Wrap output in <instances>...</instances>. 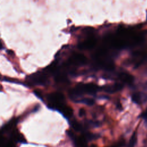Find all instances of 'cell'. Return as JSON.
<instances>
[{"instance_id":"cell-1","label":"cell","mask_w":147,"mask_h":147,"mask_svg":"<svg viewBox=\"0 0 147 147\" xmlns=\"http://www.w3.org/2000/svg\"><path fill=\"white\" fill-rule=\"evenodd\" d=\"M144 40L142 33L137 32L131 28L122 26L119 27L114 34L106 36L103 42L111 49L119 50L136 47Z\"/></svg>"},{"instance_id":"cell-2","label":"cell","mask_w":147,"mask_h":147,"mask_svg":"<svg viewBox=\"0 0 147 147\" xmlns=\"http://www.w3.org/2000/svg\"><path fill=\"white\" fill-rule=\"evenodd\" d=\"M100 89V87L96 84L89 83L78 84L70 91V96L73 99H76L84 94H94Z\"/></svg>"},{"instance_id":"cell-3","label":"cell","mask_w":147,"mask_h":147,"mask_svg":"<svg viewBox=\"0 0 147 147\" xmlns=\"http://www.w3.org/2000/svg\"><path fill=\"white\" fill-rule=\"evenodd\" d=\"M48 106L52 109L60 110L65 106V97L63 94L59 92H54L49 94L47 96Z\"/></svg>"},{"instance_id":"cell-4","label":"cell","mask_w":147,"mask_h":147,"mask_svg":"<svg viewBox=\"0 0 147 147\" xmlns=\"http://www.w3.org/2000/svg\"><path fill=\"white\" fill-rule=\"evenodd\" d=\"M96 44V39L91 29H86L82 40L79 41L78 47L80 49L87 50L94 48Z\"/></svg>"},{"instance_id":"cell-5","label":"cell","mask_w":147,"mask_h":147,"mask_svg":"<svg viewBox=\"0 0 147 147\" xmlns=\"http://www.w3.org/2000/svg\"><path fill=\"white\" fill-rule=\"evenodd\" d=\"M30 84L45 86L48 83V77L44 72H38L28 77Z\"/></svg>"},{"instance_id":"cell-6","label":"cell","mask_w":147,"mask_h":147,"mask_svg":"<svg viewBox=\"0 0 147 147\" xmlns=\"http://www.w3.org/2000/svg\"><path fill=\"white\" fill-rule=\"evenodd\" d=\"M86 62L87 59L84 55L75 52L72 54L68 58L67 61L65 63V66H80L86 64Z\"/></svg>"},{"instance_id":"cell-7","label":"cell","mask_w":147,"mask_h":147,"mask_svg":"<svg viewBox=\"0 0 147 147\" xmlns=\"http://www.w3.org/2000/svg\"><path fill=\"white\" fill-rule=\"evenodd\" d=\"M146 53L143 51H137L133 53L131 60L134 64L135 67H138L146 57Z\"/></svg>"},{"instance_id":"cell-8","label":"cell","mask_w":147,"mask_h":147,"mask_svg":"<svg viewBox=\"0 0 147 147\" xmlns=\"http://www.w3.org/2000/svg\"><path fill=\"white\" fill-rule=\"evenodd\" d=\"M131 99L136 104L141 105L147 100V95L142 92H135L131 95Z\"/></svg>"},{"instance_id":"cell-9","label":"cell","mask_w":147,"mask_h":147,"mask_svg":"<svg viewBox=\"0 0 147 147\" xmlns=\"http://www.w3.org/2000/svg\"><path fill=\"white\" fill-rule=\"evenodd\" d=\"M118 76V78L124 83L131 84L134 82V77L130 74L125 72H120Z\"/></svg>"},{"instance_id":"cell-10","label":"cell","mask_w":147,"mask_h":147,"mask_svg":"<svg viewBox=\"0 0 147 147\" xmlns=\"http://www.w3.org/2000/svg\"><path fill=\"white\" fill-rule=\"evenodd\" d=\"M123 88V84L121 83H117L113 84L106 86L104 87V91L107 93H114L119 90H121Z\"/></svg>"},{"instance_id":"cell-11","label":"cell","mask_w":147,"mask_h":147,"mask_svg":"<svg viewBox=\"0 0 147 147\" xmlns=\"http://www.w3.org/2000/svg\"><path fill=\"white\" fill-rule=\"evenodd\" d=\"M60 112L65 118H70L73 115V110L71 107L67 105L64 106L60 110Z\"/></svg>"},{"instance_id":"cell-12","label":"cell","mask_w":147,"mask_h":147,"mask_svg":"<svg viewBox=\"0 0 147 147\" xmlns=\"http://www.w3.org/2000/svg\"><path fill=\"white\" fill-rule=\"evenodd\" d=\"M137 133H136V132H134L132 134V136H131V137L130 138L127 147H134L137 143Z\"/></svg>"},{"instance_id":"cell-13","label":"cell","mask_w":147,"mask_h":147,"mask_svg":"<svg viewBox=\"0 0 147 147\" xmlns=\"http://www.w3.org/2000/svg\"><path fill=\"white\" fill-rule=\"evenodd\" d=\"M13 137L14 140H16L18 142H24V141L25 140L24 138V137L22 136V135H21L19 132L18 131H16L14 133H13Z\"/></svg>"},{"instance_id":"cell-14","label":"cell","mask_w":147,"mask_h":147,"mask_svg":"<svg viewBox=\"0 0 147 147\" xmlns=\"http://www.w3.org/2000/svg\"><path fill=\"white\" fill-rule=\"evenodd\" d=\"M71 126L73 127V129L76 131H79L82 130L83 129V126L82 125L79 123L78 121H72V123H71Z\"/></svg>"},{"instance_id":"cell-15","label":"cell","mask_w":147,"mask_h":147,"mask_svg":"<svg viewBox=\"0 0 147 147\" xmlns=\"http://www.w3.org/2000/svg\"><path fill=\"white\" fill-rule=\"evenodd\" d=\"M80 102L87 104L88 105H92L94 103V100L91 98H84L82 99L81 100L79 101Z\"/></svg>"},{"instance_id":"cell-16","label":"cell","mask_w":147,"mask_h":147,"mask_svg":"<svg viewBox=\"0 0 147 147\" xmlns=\"http://www.w3.org/2000/svg\"><path fill=\"white\" fill-rule=\"evenodd\" d=\"M142 118L144 119L145 121L146 122V123H147V109L143 113V114H142Z\"/></svg>"},{"instance_id":"cell-17","label":"cell","mask_w":147,"mask_h":147,"mask_svg":"<svg viewBox=\"0 0 147 147\" xmlns=\"http://www.w3.org/2000/svg\"><path fill=\"white\" fill-rule=\"evenodd\" d=\"M85 113H86V111H85V110H84V109H80L79 114V115H80V117L84 115H85Z\"/></svg>"}]
</instances>
